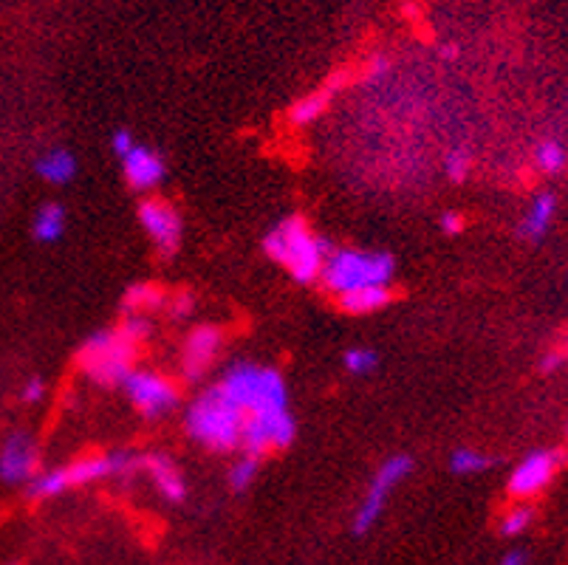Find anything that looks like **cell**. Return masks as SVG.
I'll return each instance as SVG.
<instances>
[{
    "label": "cell",
    "instance_id": "6da1fadb",
    "mask_svg": "<svg viewBox=\"0 0 568 565\" xmlns=\"http://www.w3.org/2000/svg\"><path fill=\"white\" fill-rule=\"evenodd\" d=\"M229 402L244 413L241 452L263 458L269 452L292 447L297 421L289 410V388L275 368L238 362L215 382Z\"/></svg>",
    "mask_w": 568,
    "mask_h": 565
},
{
    "label": "cell",
    "instance_id": "7a4b0ae2",
    "mask_svg": "<svg viewBox=\"0 0 568 565\" xmlns=\"http://www.w3.org/2000/svg\"><path fill=\"white\" fill-rule=\"evenodd\" d=\"M263 252L283 266L297 283H314L323 275V266L331 255V243L320 238L300 215L277 221L263 235Z\"/></svg>",
    "mask_w": 568,
    "mask_h": 565
},
{
    "label": "cell",
    "instance_id": "3957f363",
    "mask_svg": "<svg viewBox=\"0 0 568 565\" xmlns=\"http://www.w3.org/2000/svg\"><path fill=\"white\" fill-rule=\"evenodd\" d=\"M142 469V455L136 452H108V455H85L77 458L65 467L49 469V472H37L26 495L32 501H49L57 498L74 486L97 484L102 478H125Z\"/></svg>",
    "mask_w": 568,
    "mask_h": 565
},
{
    "label": "cell",
    "instance_id": "277c9868",
    "mask_svg": "<svg viewBox=\"0 0 568 565\" xmlns=\"http://www.w3.org/2000/svg\"><path fill=\"white\" fill-rule=\"evenodd\" d=\"M187 433L201 447L212 452L241 450L244 438V413L229 402L218 385L204 390L190 407H187Z\"/></svg>",
    "mask_w": 568,
    "mask_h": 565
},
{
    "label": "cell",
    "instance_id": "5b68a950",
    "mask_svg": "<svg viewBox=\"0 0 568 565\" xmlns=\"http://www.w3.org/2000/svg\"><path fill=\"white\" fill-rule=\"evenodd\" d=\"M396 272V260L388 252L374 249H331L325 260L320 283L331 294H348L365 286H390Z\"/></svg>",
    "mask_w": 568,
    "mask_h": 565
},
{
    "label": "cell",
    "instance_id": "8992f818",
    "mask_svg": "<svg viewBox=\"0 0 568 565\" xmlns=\"http://www.w3.org/2000/svg\"><path fill=\"white\" fill-rule=\"evenodd\" d=\"M136 342H130L119 328L114 331H97L82 342L80 368L82 373L97 382L102 388H116L125 385L133 373V359H136Z\"/></svg>",
    "mask_w": 568,
    "mask_h": 565
},
{
    "label": "cell",
    "instance_id": "52a82bcc",
    "mask_svg": "<svg viewBox=\"0 0 568 565\" xmlns=\"http://www.w3.org/2000/svg\"><path fill=\"white\" fill-rule=\"evenodd\" d=\"M413 472V458L410 455H393L382 467L376 469V475L368 484V492L359 503L357 515H354V534H368L376 526V520L385 512L390 492L405 481Z\"/></svg>",
    "mask_w": 568,
    "mask_h": 565
},
{
    "label": "cell",
    "instance_id": "ba28073f",
    "mask_svg": "<svg viewBox=\"0 0 568 565\" xmlns=\"http://www.w3.org/2000/svg\"><path fill=\"white\" fill-rule=\"evenodd\" d=\"M125 396L128 402L145 416V419H159L167 416L179 404V388L156 371H133L125 379Z\"/></svg>",
    "mask_w": 568,
    "mask_h": 565
},
{
    "label": "cell",
    "instance_id": "9c48e42d",
    "mask_svg": "<svg viewBox=\"0 0 568 565\" xmlns=\"http://www.w3.org/2000/svg\"><path fill=\"white\" fill-rule=\"evenodd\" d=\"M139 224L145 229L147 238L153 241L159 255L173 258L179 252L184 224H181V215L173 204H167L162 198H147L139 204Z\"/></svg>",
    "mask_w": 568,
    "mask_h": 565
},
{
    "label": "cell",
    "instance_id": "30bf717a",
    "mask_svg": "<svg viewBox=\"0 0 568 565\" xmlns=\"http://www.w3.org/2000/svg\"><path fill=\"white\" fill-rule=\"evenodd\" d=\"M563 464V452L557 450H535L526 458H520L518 467L509 475V495L518 501H529L540 495L546 486L552 484L554 475L560 472Z\"/></svg>",
    "mask_w": 568,
    "mask_h": 565
},
{
    "label": "cell",
    "instance_id": "8fae6325",
    "mask_svg": "<svg viewBox=\"0 0 568 565\" xmlns=\"http://www.w3.org/2000/svg\"><path fill=\"white\" fill-rule=\"evenodd\" d=\"M40 467V450L29 433L17 430L0 447V481L6 484H32Z\"/></svg>",
    "mask_w": 568,
    "mask_h": 565
},
{
    "label": "cell",
    "instance_id": "7c38bea8",
    "mask_svg": "<svg viewBox=\"0 0 568 565\" xmlns=\"http://www.w3.org/2000/svg\"><path fill=\"white\" fill-rule=\"evenodd\" d=\"M221 342H224V337H221V331L215 325H201L187 337L184 354H181V371L190 382H198L204 373L210 371L212 362L218 359Z\"/></svg>",
    "mask_w": 568,
    "mask_h": 565
},
{
    "label": "cell",
    "instance_id": "4fadbf2b",
    "mask_svg": "<svg viewBox=\"0 0 568 565\" xmlns=\"http://www.w3.org/2000/svg\"><path fill=\"white\" fill-rule=\"evenodd\" d=\"M122 173H125V181H128L133 190H153V187H159L164 181L167 167H164V159L156 150L136 145L122 159Z\"/></svg>",
    "mask_w": 568,
    "mask_h": 565
},
{
    "label": "cell",
    "instance_id": "5bb4252c",
    "mask_svg": "<svg viewBox=\"0 0 568 565\" xmlns=\"http://www.w3.org/2000/svg\"><path fill=\"white\" fill-rule=\"evenodd\" d=\"M142 472L150 475V481L162 492L164 501L184 503V498H187V481H184V475H181V469L176 467L173 458H167L162 452L142 455Z\"/></svg>",
    "mask_w": 568,
    "mask_h": 565
},
{
    "label": "cell",
    "instance_id": "9a60e30c",
    "mask_svg": "<svg viewBox=\"0 0 568 565\" xmlns=\"http://www.w3.org/2000/svg\"><path fill=\"white\" fill-rule=\"evenodd\" d=\"M554 215H557V198H554V193H537L535 198H532L526 215L520 218V238L532 243L540 241V238L552 229Z\"/></svg>",
    "mask_w": 568,
    "mask_h": 565
},
{
    "label": "cell",
    "instance_id": "2e32d148",
    "mask_svg": "<svg viewBox=\"0 0 568 565\" xmlns=\"http://www.w3.org/2000/svg\"><path fill=\"white\" fill-rule=\"evenodd\" d=\"M34 173L43 178L46 184H51V187H65L77 176V159L65 147H51V150H46L34 162Z\"/></svg>",
    "mask_w": 568,
    "mask_h": 565
},
{
    "label": "cell",
    "instance_id": "e0dca14e",
    "mask_svg": "<svg viewBox=\"0 0 568 565\" xmlns=\"http://www.w3.org/2000/svg\"><path fill=\"white\" fill-rule=\"evenodd\" d=\"M337 300H340L342 311L362 317V314H374L379 308L388 306L390 300H393V294H390V286H365V289L340 294Z\"/></svg>",
    "mask_w": 568,
    "mask_h": 565
},
{
    "label": "cell",
    "instance_id": "ac0fdd59",
    "mask_svg": "<svg viewBox=\"0 0 568 565\" xmlns=\"http://www.w3.org/2000/svg\"><path fill=\"white\" fill-rule=\"evenodd\" d=\"M32 235H34V241H40V243L60 241V238L65 235V207H63V204H57V201H49V204H43L40 210L34 212Z\"/></svg>",
    "mask_w": 568,
    "mask_h": 565
},
{
    "label": "cell",
    "instance_id": "d6986e66",
    "mask_svg": "<svg viewBox=\"0 0 568 565\" xmlns=\"http://www.w3.org/2000/svg\"><path fill=\"white\" fill-rule=\"evenodd\" d=\"M164 300L167 297H164V291L156 283H133L122 294V308L128 314H142L147 308H162Z\"/></svg>",
    "mask_w": 568,
    "mask_h": 565
},
{
    "label": "cell",
    "instance_id": "ffe728a7",
    "mask_svg": "<svg viewBox=\"0 0 568 565\" xmlns=\"http://www.w3.org/2000/svg\"><path fill=\"white\" fill-rule=\"evenodd\" d=\"M535 164L537 170L549 173V176H557L563 173L568 164V150L560 139H540L535 145Z\"/></svg>",
    "mask_w": 568,
    "mask_h": 565
},
{
    "label": "cell",
    "instance_id": "44dd1931",
    "mask_svg": "<svg viewBox=\"0 0 568 565\" xmlns=\"http://www.w3.org/2000/svg\"><path fill=\"white\" fill-rule=\"evenodd\" d=\"M328 102H331V91H328V88H325V91H314L309 97L297 99L289 116H292L294 125H311V122H317V119L323 116Z\"/></svg>",
    "mask_w": 568,
    "mask_h": 565
},
{
    "label": "cell",
    "instance_id": "7402d4cb",
    "mask_svg": "<svg viewBox=\"0 0 568 565\" xmlns=\"http://www.w3.org/2000/svg\"><path fill=\"white\" fill-rule=\"evenodd\" d=\"M495 464V458H489L487 452L472 450V447H458L450 455V469L455 475H478V472H487Z\"/></svg>",
    "mask_w": 568,
    "mask_h": 565
},
{
    "label": "cell",
    "instance_id": "603a6c76",
    "mask_svg": "<svg viewBox=\"0 0 568 565\" xmlns=\"http://www.w3.org/2000/svg\"><path fill=\"white\" fill-rule=\"evenodd\" d=\"M342 365H345V371L354 373V376H365V373L376 371L379 354L374 348H348L345 356H342Z\"/></svg>",
    "mask_w": 568,
    "mask_h": 565
},
{
    "label": "cell",
    "instance_id": "cb8c5ba5",
    "mask_svg": "<svg viewBox=\"0 0 568 565\" xmlns=\"http://www.w3.org/2000/svg\"><path fill=\"white\" fill-rule=\"evenodd\" d=\"M260 458H252V455H241V461H235L232 469H229V486L235 492H244L252 486V481L258 478Z\"/></svg>",
    "mask_w": 568,
    "mask_h": 565
},
{
    "label": "cell",
    "instance_id": "d4e9b609",
    "mask_svg": "<svg viewBox=\"0 0 568 565\" xmlns=\"http://www.w3.org/2000/svg\"><path fill=\"white\" fill-rule=\"evenodd\" d=\"M532 523H535L532 506L520 503V506H512V509L504 515V520H501V534H504V537H515V534L526 532Z\"/></svg>",
    "mask_w": 568,
    "mask_h": 565
},
{
    "label": "cell",
    "instance_id": "484cf974",
    "mask_svg": "<svg viewBox=\"0 0 568 565\" xmlns=\"http://www.w3.org/2000/svg\"><path fill=\"white\" fill-rule=\"evenodd\" d=\"M470 167H472V153L470 147L464 145L453 147V150L447 153V159H444V170H447V176L453 178V181H464V178L470 176Z\"/></svg>",
    "mask_w": 568,
    "mask_h": 565
},
{
    "label": "cell",
    "instance_id": "4316f807",
    "mask_svg": "<svg viewBox=\"0 0 568 565\" xmlns=\"http://www.w3.org/2000/svg\"><path fill=\"white\" fill-rule=\"evenodd\" d=\"M119 331H122L130 342H136V345H139V342L150 334V320L142 317V314H128V320L119 325Z\"/></svg>",
    "mask_w": 568,
    "mask_h": 565
},
{
    "label": "cell",
    "instance_id": "83f0119b",
    "mask_svg": "<svg viewBox=\"0 0 568 565\" xmlns=\"http://www.w3.org/2000/svg\"><path fill=\"white\" fill-rule=\"evenodd\" d=\"M46 396V382L40 379V376H32L26 385H23V390H20V399L26 404H34V402H40Z\"/></svg>",
    "mask_w": 568,
    "mask_h": 565
},
{
    "label": "cell",
    "instance_id": "f1b7e54d",
    "mask_svg": "<svg viewBox=\"0 0 568 565\" xmlns=\"http://www.w3.org/2000/svg\"><path fill=\"white\" fill-rule=\"evenodd\" d=\"M111 147H114V153L119 156V159H125L130 150L136 147V139L130 136V130H116L114 136H111Z\"/></svg>",
    "mask_w": 568,
    "mask_h": 565
},
{
    "label": "cell",
    "instance_id": "f546056e",
    "mask_svg": "<svg viewBox=\"0 0 568 565\" xmlns=\"http://www.w3.org/2000/svg\"><path fill=\"white\" fill-rule=\"evenodd\" d=\"M441 229H444L447 235H458V232L464 229V218H461L458 212H444V215H441Z\"/></svg>",
    "mask_w": 568,
    "mask_h": 565
},
{
    "label": "cell",
    "instance_id": "4dcf8cb0",
    "mask_svg": "<svg viewBox=\"0 0 568 565\" xmlns=\"http://www.w3.org/2000/svg\"><path fill=\"white\" fill-rule=\"evenodd\" d=\"M170 311L176 314V317H184V314H190V308H193V297L187 294V291H181V294H176L173 300H170Z\"/></svg>",
    "mask_w": 568,
    "mask_h": 565
},
{
    "label": "cell",
    "instance_id": "1f68e13d",
    "mask_svg": "<svg viewBox=\"0 0 568 565\" xmlns=\"http://www.w3.org/2000/svg\"><path fill=\"white\" fill-rule=\"evenodd\" d=\"M563 362H566V359H563V351H549V354L540 359V371L552 373V371H557Z\"/></svg>",
    "mask_w": 568,
    "mask_h": 565
},
{
    "label": "cell",
    "instance_id": "d6a6232c",
    "mask_svg": "<svg viewBox=\"0 0 568 565\" xmlns=\"http://www.w3.org/2000/svg\"><path fill=\"white\" fill-rule=\"evenodd\" d=\"M388 71H390L388 57H382V54H379V57H374V63H371V74H374V77H385Z\"/></svg>",
    "mask_w": 568,
    "mask_h": 565
},
{
    "label": "cell",
    "instance_id": "836d02e7",
    "mask_svg": "<svg viewBox=\"0 0 568 565\" xmlns=\"http://www.w3.org/2000/svg\"><path fill=\"white\" fill-rule=\"evenodd\" d=\"M501 565H526V557H523V551H509Z\"/></svg>",
    "mask_w": 568,
    "mask_h": 565
},
{
    "label": "cell",
    "instance_id": "e575fe53",
    "mask_svg": "<svg viewBox=\"0 0 568 565\" xmlns=\"http://www.w3.org/2000/svg\"><path fill=\"white\" fill-rule=\"evenodd\" d=\"M441 57H447V60H455V57H458V46H447V49H441Z\"/></svg>",
    "mask_w": 568,
    "mask_h": 565
},
{
    "label": "cell",
    "instance_id": "d590c367",
    "mask_svg": "<svg viewBox=\"0 0 568 565\" xmlns=\"http://www.w3.org/2000/svg\"><path fill=\"white\" fill-rule=\"evenodd\" d=\"M563 359H566V362H568V342H566V348H563Z\"/></svg>",
    "mask_w": 568,
    "mask_h": 565
},
{
    "label": "cell",
    "instance_id": "8d00e7d4",
    "mask_svg": "<svg viewBox=\"0 0 568 565\" xmlns=\"http://www.w3.org/2000/svg\"><path fill=\"white\" fill-rule=\"evenodd\" d=\"M566 99H568V97H566Z\"/></svg>",
    "mask_w": 568,
    "mask_h": 565
}]
</instances>
